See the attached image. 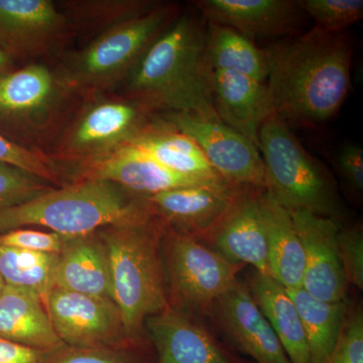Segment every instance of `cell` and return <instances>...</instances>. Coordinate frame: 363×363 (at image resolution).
Instances as JSON below:
<instances>
[{"label":"cell","instance_id":"obj_1","mask_svg":"<svg viewBox=\"0 0 363 363\" xmlns=\"http://www.w3.org/2000/svg\"><path fill=\"white\" fill-rule=\"evenodd\" d=\"M267 54L274 116L311 126L337 113L350 88L352 44L347 35L314 28Z\"/></svg>","mask_w":363,"mask_h":363},{"label":"cell","instance_id":"obj_2","mask_svg":"<svg viewBox=\"0 0 363 363\" xmlns=\"http://www.w3.org/2000/svg\"><path fill=\"white\" fill-rule=\"evenodd\" d=\"M210 78L207 28L192 16H178L124 81L123 95L152 113L217 116Z\"/></svg>","mask_w":363,"mask_h":363},{"label":"cell","instance_id":"obj_3","mask_svg":"<svg viewBox=\"0 0 363 363\" xmlns=\"http://www.w3.org/2000/svg\"><path fill=\"white\" fill-rule=\"evenodd\" d=\"M145 196L100 180L76 181L6 209H0V233L42 226L64 235H85L112 225L156 218Z\"/></svg>","mask_w":363,"mask_h":363},{"label":"cell","instance_id":"obj_4","mask_svg":"<svg viewBox=\"0 0 363 363\" xmlns=\"http://www.w3.org/2000/svg\"><path fill=\"white\" fill-rule=\"evenodd\" d=\"M166 224L159 216L142 223L100 229L106 247L112 298L131 345H138L145 320L169 309L162 257Z\"/></svg>","mask_w":363,"mask_h":363},{"label":"cell","instance_id":"obj_5","mask_svg":"<svg viewBox=\"0 0 363 363\" xmlns=\"http://www.w3.org/2000/svg\"><path fill=\"white\" fill-rule=\"evenodd\" d=\"M175 4H162L100 33L82 49L67 52L56 69L74 93L90 96L123 84L150 45L178 18Z\"/></svg>","mask_w":363,"mask_h":363},{"label":"cell","instance_id":"obj_6","mask_svg":"<svg viewBox=\"0 0 363 363\" xmlns=\"http://www.w3.org/2000/svg\"><path fill=\"white\" fill-rule=\"evenodd\" d=\"M259 150L266 169V190L281 206L340 223L342 205L330 174L274 114L260 128Z\"/></svg>","mask_w":363,"mask_h":363},{"label":"cell","instance_id":"obj_7","mask_svg":"<svg viewBox=\"0 0 363 363\" xmlns=\"http://www.w3.org/2000/svg\"><path fill=\"white\" fill-rule=\"evenodd\" d=\"M52 143V160L83 164L130 145L152 121V112L124 95L86 96Z\"/></svg>","mask_w":363,"mask_h":363},{"label":"cell","instance_id":"obj_8","mask_svg":"<svg viewBox=\"0 0 363 363\" xmlns=\"http://www.w3.org/2000/svg\"><path fill=\"white\" fill-rule=\"evenodd\" d=\"M76 93L56 69L30 63L0 78V128L25 143H45L60 133Z\"/></svg>","mask_w":363,"mask_h":363},{"label":"cell","instance_id":"obj_9","mask_svg":"<svg viewBox=\"0 0 363 363\" xmlns=\"http://www.w3.org/2000/svg\"><path fill=\"white\" fill-rule=\"evenodd\" d=\"M169 307L209 311L238 281L233 264L207 243L166 226L162 240Z\"/></svg>","mask_w":363,"mask_h":363},{"label":"cell","instance_id":"obj_10","mask_svg":"<svg viewBox=\"0 0 363 363\" xmlns=\"http://www.w3.org/2000/svg\"><path fill=\"white\" fill-rule=\"evenodd\" d=\"M164 117L197 143L210 166L229 185L266 190V169L259 149L218 116L186 112Z\"/></svg>","mask_w":363,"mask_h":363},{"label":"cell","instance_id":"obj_11","mask_svg":"<svg viewBox=\"0 0 363 363\" xmlns=\"http://www.w3.org/2000/svg\"><path fill=\"white\" fill-rule=\"evenodd\" d=\"M57 335L66 346L119 350L131 345L121 311L111 298L52 288L45 303Z\"/></svg>","mask_w":363,"mask_h":363},{"label":"cell","instance_id":"obj_12","mask_svg":"<svg viewBox=\"0 0 363 363\" xmlns=\"http://www.w3.org/2000/svg\"><path fill=\"white\" fill-rule=\"evenodd\" d=\"M73 38L65 14L51 0H0V49L11 60L58 54Z\"/></svg>","mask_w":363,"mask_h":363},{"label":"cell","instance_id":"obj_13","mask_svg":"<svg viewBox=\"0 0 363 363\" xmlns=\"http://www.w3.org/2000/svg\"><path fill=\"white\" fill-rule=\"evenodd\" d=\"M290 213L304 250L302 288L320 300L342 302L348 284L339 255L340 223L307 211Z\"/></svg>","mask_w":363,"mask_h":363},{"label":"cell","instance_id":"obj_14","mask_svg":"<svg viewBox=\"0 0 363 363\" xmlns=\"http://www.w3.org/2000/svg\"><path fill=\"white\" fill-rule=\"evenodd\" d=\"M80 180L111 182L140 196L156 195L174 189L196 186L229 185L177 173L130 145L102 159L80 164L76 181Z\"/></svg>","mask_w":363,"mask_h":363},{"label":"cell","instance_id":"obj_15","mask_svg":"<svg viewBox=\"0 0 363 363\" xmlns=\"http://www.w3.org/2000/svg\"><path fill=\"white\" fill-rule=\"evenodd\" d=\"M243 189L231 185L196 186L145 197L168 228L205 240Z\"/></svg>","mask_w":363,"mask_h":363},{"label":"cell","instance_id":"obj_16","mask_svg":"<svg viewBox=\"0 0 363 363\" xmlns=\"http://www.w3.org/2000/svg\"><path fill=\"white\" fill-rule=\"evenodd\" d=\"M262 191L243 189L216 228L202 241L233 264H250L255 272L271 276L260 200Z\"/></svg>","mask_w":363,"mask_h":363},{"label":"cell","instance_id":"obj_17","mask_svg":"<svg viewBox=\"0 0 363 363\" xmlns=\"http://www.w3.org/2000/svg\"><path fill=\"white\" fill-rule=\"evenodd\" d=\"M219 323L236 350L255 363H292L271 325L240 281L215 303Z\"/></svg>","mask_w":363,"mask_h":363},{"label":"cell","instance_id":"obj_18","mask_svg":"<svg viewBox=\"0 0 363 363\" xmlns=\"http://www.w3.org/2000/svg\"><path fill=\"white\" fill-rule=\"evenodd\" d=\"M157 363H250L227 350L201 325L169 307L145 320Z\"/></svg>","mask_w":363,"mask_h":363},{"label":"cell","instance_id":"obj_19","mask_svg":"<svg viewBox=\"0 0 363 363\" xmlns=\"http://www.w3.org/2000/svg\"><path fill=\"white\" fill-rule=\"evenodd\" d=\"M193 4L208 23L233 28L250 40L290 35L302 20L303 11L294 0H197Z\"/></svg>","mask_w":363,"mask_h":363},{"label":"cell","instance_id":"obj_20","mask_svg":"<svg viewBox=\"0 0 363 363\" xmlns=\"http://www.w3.org/2000/svg\"><path fill=\"white\" fill-rule=\"evenodd\" d=\"M210 81L217 116L259 149L260 128L274 114L266 83L221 70H211Z\"/></svg>","mask_w":363,"mask_h":363},{"label":"cell","instance_id":"obj_21","mask_svg":"<svg viewBox=\"0 0 363 363\" xmlns=\"http://www.w3.org/2000/svg\"><path fill=\"white\" fill-rule=\"evenodd\" d=\"M98 231L69 240L59 253L54 288L113 300L106 247Z\"/></svg>","mask_w":363,"mask_h":363},{"label":"cell","instance_id":"obj_22","mask_svg":"<svg viewBox=\"0 0 363 363\" xmlns=\"http://www.w3.org/2000/svg\"><path fill=\"white\" fill-rule=\"evenodd\" d=\"M0 337L51 352L65 346L52 327L42 298L13 286H6L0 295Z\"/></svg>","mask_w":363,"mask_h":363},{"label":"cell","instance_id":"obj_23","mask_svg":"<svg viewBox=\"0 0 363 363\" xmlns=\"http://www.w3.org/2000/svg\"><path fill=\"white\" fill-rule=\"evenodd\" d=\"M266 226L269 274L288 290L303 286L305 255L292 215L269 191L260 196Z\"/></svg>","mask_w":363,"mask_h":363},{"label":"cell","instance_id":"obj_24","mask_svg":"<svg viewBox=\"0 0 363 363\" xmlns=\"http://www.w3.org/2000/svg\"><path fill=\"white\" fill-rule=\"evenodd\" d=\"M260 312L278 336L292 363H310L309 350L297 308L285 286L255 272L247 286Z\"/></svg>","mask_w":363,"mask_h":363},{"label":"cell","instance_id":"obj_25","mask_svg":"<svg viewBox=\"0 0 363 363\" xmlns=\"http://www.w3.org/2000/svg\"><path fill=\"white\" fill-rule=\"evenodd\" d=\"M130 145L143 150L177 173L215 183H226L210 166L197 143L164 119H155Z\"/></svg>","mask_w":363,"mask_h":363},{"label":"cell","instance_id":"obj_26","mask_svg":"<svg viewBox=\"0 0 363 363\" xmlns=\"http://www.w3.org/2000/svg\"><path fill=\"white\" fill-rule=\"evenodd\" d=\"M286 291L302 321L310 363H326L333 354L342 332L347 315L345 301L326 302L303 288Z\"/></svg>","mask_w":363,"mask_h":363},{"label":"cell","instance_id":"obj_27","mask_svg":"<svg viewBox=\"0 0 363 363\" xmlns=\"http://www.w3.org/2000/svg\"><path fill=\"white\" fill-rule=\"evenodd\" d=\"M207 60L211 70L236 72L264 83L269 77L267 50L226 26L208 23Z\"/></svg>","mask_w":363,"mask_h":363},{"label":"cell","instance_id":"obj_28","mask_svg":"<svg viewBox=\"0 0 363 363\" xmlns=\"http://www.w3.org/2000/svg\"><path fill=\"white\" fill-rule=\"evenodd\" d=\"M162 2L152 0H71L59 2L75 35L86 33L94 39L98 35L124 21L149 13Z\"/></svg>","mask_w":363,"mask_h":363},{"label":"cell","instance_id":"obj_29","mask_svg":"<svg viewBox=\"0 0 363 363\" xmlns=\"http://www.w3.org/2000/svg\"><path fill=\"white\" fill-rule=\"evenodd\" d=\"M59 255L0 247V276L6 286L37 293L44 304L54 288Z\"/></svg>","mask_w":363,"mask_h":363},{"label":"cell","instance_id":"obj_30","mask_svg":"<svg viewBox=\"0 0 363 363\" xmlns=\"http://www.w3.org/2000/svg\"><path fill=\"white\" fill-rule=\"evenodd\" d=\"M297 4L325 33H342L363 18L362 0H298Z\"/></svg>","mask_w":363,"mask_h":363},{"label":"cell","instance_id":"obj_31","mask_svg":"<svg viewBox=\"0 0 363 363\" xmlns=\"http://www.w3.org/2000/svg\"><path fill=\"white\" fill-rule=\"evenodd\" d=\"M52 189L51 184L39 177L0 162V209L32 201Z\"/></svg>","mask_w":363,"mask_h":363},{"label":"cell","instance_id":"obj_32","mask_svg":"<svg viewBox=\"0 0 363 363\" xmlns=\"http://www.w3.org/2000/svg\"><path fill=\"white\" fill-rule=\"evenodd\" d=\"M0 162L11 164L62 187L61 176L47 155L39 150L28 149L2 135H0Z\"/></svg>","mask_w":363,"mask_h":363},{"label":"cell","instance_id":"obj_33","mask_svg":"<svg viewBox=\"0 0 363 363\" xmlns=\"http://www.w3.org/2000/svg\"><path fill=\"white\" fill-rule=\"evenodd\" d=\"M338 250L347 284L363 289V231L362 224L338 231Z\"/></svg>","mask_w":363,"mask_h":363},{"label":"cell","instance_id":"obj_34","mask_svg":"<svg viewBox=\"0 0 363 363\" xmlns=\"http://www.w3.org/2000/svg\"><path fill=\"white\" fill-rule=\"evenodd\" d=\"M72 235L20 228L0 233V247L21 248L30 252L56 253L65 247Z\"/></svg>","mask_w":363,"mask_h":363},{"label":"cell","instance_id":"obj_35","mask_svg":"<svg viewBox=\"0 0 363 363\" xmlns=\"http://www.w3.org/2000/svg\"><path fill=\"white\" fill-rule=\"evenodd\" d=\"M326 363H363V315L360 308L347 312L337 346Z\"/></svg>","mask_w":363,"mask_h":363},{"label":"cell","instance_id":"obj_36","mask_svg":"<svg viewBox=\"0 0 363 363\" xmlns=\"http://www.w3.org/2000/svg\"><path fill=\"white\" fill-rule=\"evenodd\" d=\"M48 363H140L118 350L64 346L54 351Z\"/></svg>","mask_w":363,"mask_h":363},{"label":"cell","instance_id":"obj_37","mask_svg":"<svg viewBox=\"0 0 363 363\" xmlns=\"http://www.w3.org/2000/svg\"><path fill=\"white\" fill-rule=\"evenodd\" d=\"M339 173L346 185L359 194L363 191V150L358 145H346L337 156Z\"/></svg>","mask_w":363,"mask_h":363},{"label":"cell","instance_id":"obj_38","mask_svg":"<svg viewBox=\"0 0 363 363\" xmlns=\"http://www.w3.org/2000/svg\"><path fill=\"white\" fill-rule=\"evenodd\" d=\"M52 352L0 337V363H48Z\"/></svg>","mask_w":363,"mask_h":363},{"label":"cell","instance_id":"obj_39","mask_svg":"<svg viewBox=\"0 0 363 363\" xmlns=\"http://www.w3.org/2000/svg\"><path fill=\"white\" fill-rule=\"evenodd\" d=\"M13 70V60L0 49V78Z\"/></svg>","mask_w":363,"mask_h":363},{"label":"cell","instance_id":"obj_40","mask_svg":"<svg viewBox=\"0 0 363 363\" xmlns=\"http://www.w3.org/2000/svg\"><path fill=\"white\" fill-rule=\"evenodd\" d=\"M6 286V283H4V279H2L1 276H0V295H1V293L4 292Z\"/></svg>","mask_w":363,"mask_h":363}]
</instances>
